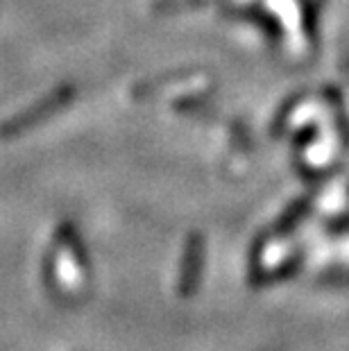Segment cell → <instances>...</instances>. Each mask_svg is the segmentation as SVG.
Instances as JSON below:
<instances>
[{"mask_svg": "<svg viewBox=\"0 0 349 351\" xmlns=\"http://www.w3.org/2000/svg\"><path fill=\"white\" fill-rule=\"evenodd\" d=\"M55 272L66 293H82L86 286V263L82 258L77 241L69 227H59L55 243Z\"/></svg>", "mask_w": 349, "mask_h": 351, "instance_id": "1", "label": "cell"}, {"mask_svg": "<svg viewBox=\"0 0 349 351\" xmlns=\"http://www.w3.org/2000/svg\"><path fill=\"white\" fill-rule=\"evenodd\" d=\"M197 263H200V245L197 241H191L186 245V256H184V265L180 272V295H191L197 281Z\"/></svg>", "mask_w": 349, "mask_h": 351, "instance_id": "2", "label": "cell"}]
</instances>
